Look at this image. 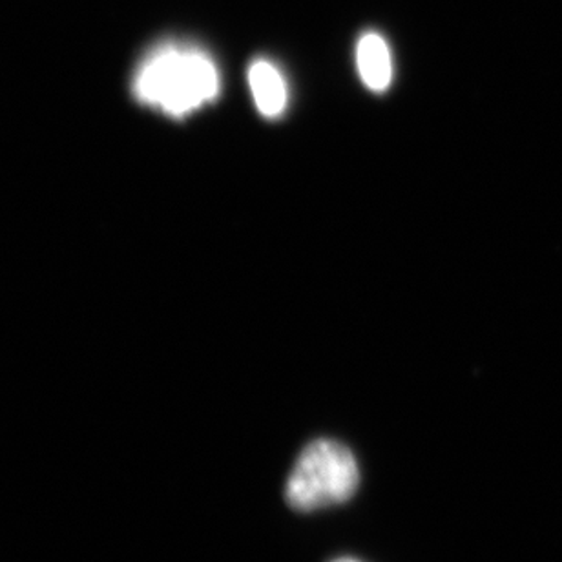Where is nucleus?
Masks as SVG:
<instances>
[{
	"mask_svg": "<svg viewBox=\"0 0 562 562\" xmlns=\"http://www.w3.org/2000/svg\"><path fill=\"white\" fill-rule=\"evenodd\" d=\"M358 71L366 87L374 92H384L393 77L390 48L376 33H368L360 38L357 49Z\"/></svg>",
	"mask_w": 562,
	"mask_h": 562,
	"instance_id": "nucleus-3",
	"label": "nucleus"
},
{
	"mask_svg": "<svg viewBox=\"0 0 562 562\" xmlns=\"http://www.w3.org/2000/svg\"><path fill=\"white\" fill-rule=\"evenodd\" d=\"M132 90L139 103L184 117L217 98L220 74L203 49L167 43L146 55Z\"/></svg>",
	"mask_w": 562,
	"mask_h": 562,
	"instance_id": "nucleus-1",
	"label": "nucleus"
},
{
	"mask_svg": "<svg viewBox=\"0 0 562 562\" xmlns=\"http://www.w3.org/2000/svg\"><path fill=\"white\" fill-rule=\"evenodd\" d=\"M333 562H360V561H355V559H336V561H333Z\"/></svg>",
	"mask_w": 562,
	"mask_h": 562,
	"instance_id": "nucleus-5",
	"label": "nucleus"
},
{
	"mask_svg": "<svg viewBox=\"0 0 562 562\" xmlns=\"http://www.w3.org/2000/svg\"><path fill=\"white\" fill-rule=\"evenodd\" d=\"M249 82L256 106L266 117H278L286 106V87L277 66L258 60L250 66Z\"/></svg>",
	"mask_w": 562,
	"mask_h": 562,
	"instance_id": "nucleus-4",
	"label": "nucleus"
},
{
	"mask_svg": "<svg viewBox=\"0 0 562 562\" xmlns=\"http://www.w3.org/2000/svg\"><path fill=\"white\" fill-rule=\"evenodd\" d=\"M360 470L344 443L314 440L303 449L286 479L285 498L297 512H314L346 503L357 492Z\"/></svg>",
	"mask_w": 562,
	"mask_h": 562,
	"instance_id": "nucleus-2",
	"label": "nucleus"
}]
</instances>
